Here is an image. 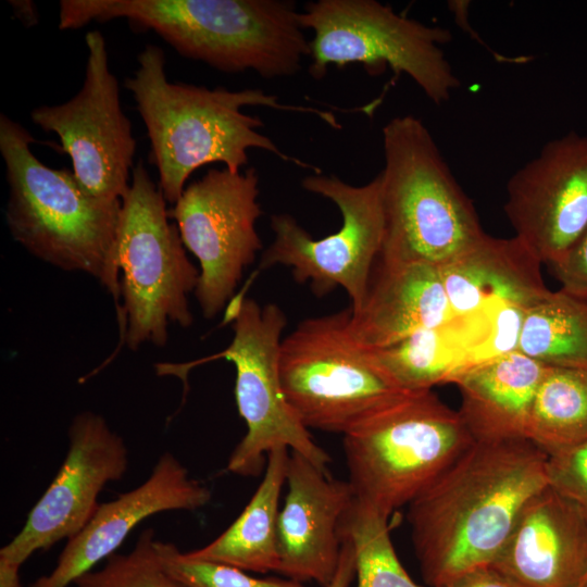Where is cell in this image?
Here are the masks:
<instances>
[{"mask_svg": "<svg viewBox=\"0 0 587 587\" xmlns=\"http://www.w3.org/2000/svg\"><path fill=\"white\" fill-rule=\"evenodd\" d=\"M286 485L277 519L278 573L328 587L340 561L341 525L354 502L352 488L295 451L289 455Z\"/></svg>", "mask_w": 587, "mask_h": 587, "instance_id": "obj_16", "label": "cell"}, {"mask_svg": "<svg viewBox=\"0 0 587 587\" xmlns=\"http://www.w3.org/2000/svg\"><path fill=\"white\" fill-rule=\"evenodd\" d=\"M20 569L21 566L0 559V587H22Z\"/></svg>", "mask_w": 587, "mask_h": 587, "instance_id": "obj_35", "label": "cell"}, {"mask_svg": "<svg viewBox=\"0 0 587 587\" xmlns=\"http://www.w3.org/2000/svg\"><path fill=\"white\" fill-rule=\"evenodd\" d=\"M388 521L354 499L342 522L341 535L351 541L354 550L357 587H421L395 551Z\"/></svg>", "mask_w": 587, "mask_h": 587, "instance_id": "obj_26", "label": "cell"}, {"mask_svg": "<svg viewBox=\"0 0 587 587\" xmlns=\"http://www.w3.org/2000/svg\"><path fill=\"white\" fill-rule=\"evenodd\" d=\"M517 350L544 365L587 370V299L551 290L527 309Z\"/></svg>", "mask_w": 587, "mask_h": 587, "instance_id": "obj_24", "label": "cell"}, {"mask_svg": "<svg viewBox=\"0 0 587 587\" xmlns=\"http://www.w3.org/2000/svg\"><path fill=\"white\" fill-rule=\"evenodd\" d=\"M547 460L528 439L474 441L409 504L428 585L494 563L525 505L549 486Z\"/></svg>", "mask_w": 587, "mask_h": 587, "instance_id": "obj_1", "label": "cell"}, {"mask_svg": "<svg viewBox=\"0 0 587 587\" xmlns=\"http://www.w3.org/2000/svg\"><path fill=\"white\" fill-rule=\"evenodd\" d=\"M550 268L560 289L587 299V228L564 259Z\"/></svg>", "mask_w": 587, "mask_h": 587, "instance_id": "obj_31", "label": "cell"}, {"mask_svg": "<svg viewBox=\"0 0 587 587\" xmlns=\"http://www.w3.org/2000/svg\"><path fill=\"white\" fill-rule=\"evenodd\" d=\"M485 335L473 355V364L517 351L527 308L503 301L492 302L482 310Z\"/></svg>", "mask_w": 587, "mask_h": 587, "instance_id": "obj_29", "label": "cell"}, {"mask_svg": "<svg viewBox=\"0 0 587 587\" xmlns=\"http://www.w3.org/2000/svg\"><path fill=\"white\" fill-rule=\"evenodd\" d=\"M13 8L15 16L27 27L38 23V15L33 1L13 0L9 1Z\"/></svg>", "mask_w": 587, "mask_h": 587, "instance_id": "obj_34", "label": "cell"}, {"mask_svg": "<svg viewBox=\"0 0 587 587\" xmlns=\"http://www.w3.org/2000/svg\"><path fill=\"white\" fill-rule=\"evenodd\" d=\"M436 587H519L492 564L469 569Z\"/></svg>", "mask_w": 587, "mask_h": 587, "instance_id": "obj_32", "label": "cell"}, {"mask_svg": "<svg viewBox=\"0 0 587 587\" xmlns=\"http://www.w3.org/2000/svg\"><path fill=\"white\" fill-rule=\"evenodd\" d=\"M289 451L278 447L268 452L264 477L240 515L213 541L188 555L242 571L278 572V502L286 484Z\"/></svg>", "mask_w": 587, "mask_h": 587, "instance_id": "obj_22", "label": "cell"}, {"mask_svg": "<svg viewBox=\"0 0 587 587\" xmlns=\"http://www.w3.org/2000/svg\"><path fill=\"white\" fill-rule=\"evenodd\" d=\"M351 314L305 319L282 340L283 391L308 429L346 435L409 392L355 340Z\"/></svg>", "mask_w": 587, "mask_h": 587, "instance_id": "obj_8", "label": "cell"}, {"mask_svg": "<svg viewBox=\"0 0 587 587\" xmlns=\"http://www.w3.org/2000/svg\"><path fill=\"white\" fill-rule=\"evenodd\" d=\"M504 213L537 259L559 264L587 228V134L544 145L507 183Z\"/></svg>", "mask_w": 587, "mask_h": 587, "instance_id": "obj_15", "label": "cell"}, {"mask_svg": "<svg viewBox=\"0 0 587 587\" xmlns=\"http://www.w3.org/2000/svg\"><path fill=\"white\" fill-rule=\"evenodd\" d=\"M166 202L138 162L122 199L116 234L122 275L118 349L126 345L136 351L145 342L164 347L168 323L187 328L193 321L188 296L196 290L200 270L188 259Z\"/></svg>", "mask_w": 587, "mask_h": 587, "instance_id": "obj_7", "label": "cell"}, {"mask_svg": "<svg viewBox=\"0 0 587 587\" xmlns=\"http://www.w3.org/2000/svg\"><path fill=\"white\" fill-rule=\"evenodd\" d=\"M492 565L519 587H574L587 571V522L547 486L525 505Z\"/></svg>", "mask_w": 587, "mask_h": 587, "instance_id": "obj_18", "label": "cell"}, {"mask_svg": "<svg viewBox=\"0 0 587 587\" xmlns=\"http://www.w3.org/2000/svg\"><path fill=\"white\" fill-rule=\"evenodd\" d=\"M344 544L336 575L328 587H349L355 575V558L351 541L342 536Z\"/></svg>", "mask_w": 587, "mask_h": 587, "instance_id": "obj_33", "label": "cell"}, {"mask_svg": "<svg viewBox=\"0 0 587 587\" xmlns=\"http://www.w3.org/2000/svg\"><path fill=\"white\" fill-rule=\"evenodd\" d=\"M28 130L0 115V154L9 197L4 220L12 238L28 253L63 271L96 278L121 305L116 234L122 200L88 193L73 171L43 164Z\"/></svg>", "mask_w": 587, "mask_h": 587, "instance_id": "obj_4", "label": "cell"}, {"mask_svg": "<svg viewBox=\"0 0 587 587\" xmlns=\"http://www.w3.org/2000/svg\"><path fill=\"white\" fill-rule=\"evenodd\" d=\"M68 439L55 477L20 533L1 548L0 559L22 566L34 552L75 536L97 511L103 487L126 473L127 447L100 414L85 411L74 416Z\"/></svg>", "mask_w": 587, "mask_h": 587, "instance_id": "obj_14", "label": "cell"}, {"mask_svg": "<svg viewBox=\"0 0 587 587\" xmlns=\"http://www.w3.org/2000/svg\"><path fill=\"white\" fill-rule=\"evenodd\" d=\"M85 42L88 54L78 92L61 104L35 108L30 120L59 137L75 178L88 193L122 200L130 185L137 143L103 35L88 32Z\"/></svg>", "mask_w": 587, "mask_h": 587, "instance_id": "obj_13", "label": "cell"}, {"mask_svg": "<svg viewBox=\"0 0 587 587\" xmlns=\"http://www.w3.org/2000/svg\"><path fill=\"white\" fill-rule=\"evenodd\" d=\"M227 310L234 332L230 344L220 353L197 361L225 359L235 365V399L247 433L233 450L227 471L255 477L266 464L265 454L286 447L328 473L329 454L295 415L283 391L279 354L287 324L284 311L275 303L260 305L239 296Z\"/></svg>", "mask_w": 587, "mask_h": 587, "instance_id": "obj_10", "label": "cell"}, {"mask_svg": "<svg viewBox=\"0 0 587 587\" xmlns=\"http://www.w3.org/2000/svg\"><path fill=\"white\" fill-rule=\"evenodd\" d=\"M549 486L572 502L587 522V440L549 454Z\"/></svg>", "mask_w": 587, "mask_h": 587, "instance_id": "obj_30", "label": "cell"}, {"mask_svg": "<svg viewBox=\"0 0 587 587\" xmlns=\"http://www.w3.org/2000/svg\"><path fill=\"white\" fill-rule=\"evenodd\" d=\"M211 496L174 454L164 452L141 485L99 504L86 526L67 539L54 569L32 587H67L112 555L145 519L165 511L198 510Z\"/></svg>", "mask_w": 587, "mask_h": 587, "instance_id": "obj_17", "label": "cell"}, {"mask_svg": "<svg viewBox=\"0 0 587 587\" xmlns=\"http://www.w3.org/2000/svg\"><path fill=\"white\" fill-rule=\"evenodd\" d=\"M301 185L337 205L341 226L315 239L290 214H273L274 239L262 254L261 267L288 266L295 280L310 283L317 296L341 287L351 299V310L357 311L365 299L383 247L379 174L365 185L353 186L337 176L315 173L305 176Z\"/></svg>", "mask_w": 587, "mask_h": 587, "instance_id": "obj_11", "label": "cell"}, {"mask_svg": "<svg viewBox=\"0 0 587 587\" xmlns=\"http://www.w3.org/2000/svg\"><path fill=\"white\" fill-rule=\"evenodd\" d=\"M383 149L380 263L441 267L487 235L472 200L419 117H392L383 127Z\"/></svg>", "mask_w": 587, "mask_h": 587, "instance_id": "obj_5", "label": "cell"}, {"mask_svg": "<svg viewBox=\"0 0 587 587\" xmlns=\"http://www.w3.org/2000/svg\"><path fill=\"white\" fill-rule=\"evenodd\" d=\"M546 369L517 350L471 365L451 379L462 398L459 413L475 441L527 439Z\"/></svg>", "mask_w": 587, "mask_h": 587, "instance_id": "obj_21", "label": "cell"}, {"mask_svg": "<svg viewBox=\"0 0 587 587\" xmlns=\"http://www.w3.org/2000/svg\"><path fill=\"white\" fill-rule=\"evenodd\" d=\"M152 528L145 529L134 549L113 553L99 571H89L76 579V587H186L163 566Z\"/></svg>", "mask_w": 587, "mask_h": 587, "instance_id": "obj_27", "label": "cell"}, {"mask_svg": "<svg viewBox=\"0 0 587 587\" xmlns=\"http://www.w3.org/2000/svg\"><path fill=\"white\" fill-rule=\"evenodd\" d=\"M455 317L439 267L379 262L363 303L352 311L350 328L363 348L374 350Z\"/></svg>", "mask_w": 587, "mask_h": 587, "instance_id": "obj_19", "label": "cell"}, {"mask_svg": "<svg viewBox=\"0 0 587 587\" xmlns=\"http://www.w3.org/2000/svg\"><path fill=\"white\" fill-rule=\"evenodd\" d=\"M526 438L548 455L587 440V370L547 365Z\"/></svg>", "mask_w": 587, "mask_h": 587, "instance_id": "obj_25", "label": "cell"}, {"mask_svg": "<svg viewBox=\"0 0 587 587\" xmlns=\"http://www.w3.org/2000/svg\"><path fill=\"white\" fill-rule=\"evenodd\" d=\"M259 192L254 167L243 172L212 168L186 186L168 211L185 248L199 262L193 294L207 320L226 307L243 271L262 249L255 227L262 214Z\"/></svg>", "mask_w": 587, "mask_h": 587, "instance_id": "obj_12", "label": "cell"}, {"mask_svg": "<svg viewBox=\"0 0 587 587\" xmlns=\"http://www.w3.org/2000/svg\"><path fill=\"white\" fill-rule=\"evenodd\" d=\"M300 12L288 0H61V30L125 18L185 58L265 78L295 75L310 57Z\"/></svg>", "mask_w": 587, "mask_h": 587, "instance_id": "obj_3", "label": "cell"}, {"mask_svg": "<svg viewBox=\"0 0 587 587\" xmlns=\"http://www.w3.org/2000/svg\"><path fill=\"white\" fill-rule=\"evenodd\" d=\"M310 40L309 73L321 79L330 65L360 63L371 73L389 66L408 75L436 104L447 102L460 80L442 46L452 40L448 28L429 26L376 0H317L299 14Z\"/></svg>", "mask_w": 587, "mask_h": 587, "instance_id": "obj_9", "label": "cell"}, {"mask_svg": "<svg viewBox=\"0 0 587 587\" xmlns=\"http://www.w3.org/2000/svg\"><path fill=\"white\" fill-rule=\"evenodd\" d=\"M574 587H587V571L585 574L580 577V579L577 582V584Z\"/></svg>", "mask_w": 587, "mask_h": 587, "instance_id": "obj_36", "label": "cell"}, {"mask_svg": "<svg viewBox=\"0 0 587 587\" xmlns=\"http://www.w3.org/2000/svg\"><path fill=\"white\" fill-rule=\"evenodd\" d=\"M484 333L485 321L482 313L476 312L457 316L439 327L416 332L371 352L403 389H432L435 385L450 383L472 365V355Z\"/></svg>", "mask_w": 587, "mask_h": 587, "instance_id": "obj_23", "label": "cell"}, {"mask_svg": "<svg viewBox=\"0 0 587 587\" xmlns=\"http://www.w3.org/2000/svg\"><path fill=\"white\" fill-rule=\"evenodd\" d=\"M474 441L459 411L432 389L409 391L344 435L354 499L389 519Z\"/></svg>", "mask_w": 587, "mask_h": 587, "instance_id": "obj_6", "label": "cell"}, {"mask_svg": "<svg viewBox=\"0 0 587 587\" xmlns=\"http://www.w3.org/2000/svg\"><path fill=\"white\" fill-rule=\"evenodd\" d=\"M166 571L186 587H307L292 579L255 578L240 569L191 558L171 544L157 541Z\"/></svg>", "mask_w": 587, "mask_h": 587, "instance_id": "obj_28", "label": "cell"}, {"mask_svg": "<svg viewBox=\"0 0 587 587\" xmlns=\"http://www.w3.org/2000/svg\"><path fill=\"white\" fill-rule=\"evenodd\" d=\"M541 264L517 237L487 234L439 270L454 314L466 316L497 301L527 309L539 302L551 291L544 283Z\"/></svg>", "mask_w": 587, "mask_h": 587, "instance_id": "obj_20", "label": "cell"}, {"mask_svg": "<svg viewBox=\"0 0 587 587\" xmlns=\"http://www.w3.org/2000/svg\"><path fill=\"white\" fill-rule=\"evenodd\" d=\"M138 67L125 79L150 141L149 160L159 174V188L165 200L175 204L190 175L203 165L222 163L232 172L248 164L250 149L265 150L285 162L313 167L283 152L259 132V116L243 107L312 113L334 128H340L335 115L310 107L283 104L262 89L229 90L170 82L164 51L147 45L137 55Z\"/></svg>", "mask_w": 587, "mask_h": 587, "instance_id": "obj_2", "label": "cell"}]
</instances>
